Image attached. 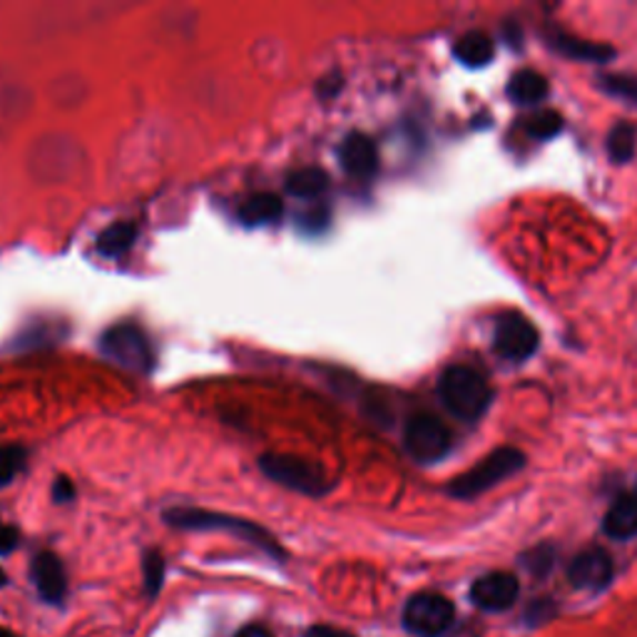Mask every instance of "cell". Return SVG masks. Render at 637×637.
<instances>
[{
    "instance_id": "6da1fadb",
    "label": "cell",
    "mask_w": 637,
    "mask_h": 637,
    "mask_svg": "<svg viewBox=\"0 0 637 637\" xmlns=\"http://www.w3.org/2000/svg\"><path fill=\"white\" fill-rule=\"evenodd\" d=\"M162 518L168 526L180 530H224L232 533L234 538L252 543L254 548L264 550L266 556L276 560L286 558V550L280 546L270 530L262 528L260 523H252L240 516H228V513L218 510H204V508H170L162 513Z\"/></svg>"
},
{
    "instance_id": "7a4b0ae2",
    "label": "cell",
    "mask_w": 637,
    "mask_h": 637,
    "mask_svg": "<svg viewBox=\"0 0 637 637\" xmlns=\"http://www.w3.org/2000/svg\"><path fill=\"white\" fill-rule=\"evenodd\" d=\"M438 394L444 406L461 421H478L491 406V386L471 366L454 364L438 378Z\"/></svg>"
},
{
    "instance_id": "3957f363",
    "label": "cell",
    "mask_w": 637,
    "mask_h": 637,
    "mask_svg": "<svg viewBox=\"0 0 637 637\" xmlns=\"http://www.w3.org/2000/svg\"><path fill=\"white\" fill-rule=\"evenodd\" d=\"M100 352L108 362L118 364L125 372L148 376L155 366L150 336L135 324H115L100 336Z\"/></svg>"
},
{
    "instance_id": "277c9868",
    "label": "cell",
    "mask_w": 637,
    "mask_h": 637,
    "mask_svg": "<svg viewBox=\"0 0 637 637\" xmlns=\"http://www.w3.org/2000/svg\"><path fill=\"white\" fill-rule=\"evenodd\" d=\"M523 466H526V456H523L518 448L503 446L498 451H493L491 456L483 458L478 466L468 471V474L458 476L448 486V493L454 498H464V501L474 498L478 496V493L498 486V483H503L508 476L518 474Z\"/></svg>"
},
{
    "instance_id": "5b68a950",
    "label": "cell",
    "mask_w": 637,
    "mask_h": 637,
    "mask_svg": "<svg viewBox=\"0 0 637 637\" xmlns=\"http://www.w3.org/2000/svg\"><path fill=\"white\" fill-rule=\"evenodd\" d=\"M401 620H404V628L411 635L438 637L451 630V625L456 620V608L446 595L426 590L416 593L414 598H408Z\"/></svg>"
},
{
    "instance_id": "8992f818",
    "label": "cell",
    "mask_w": 637,
    "mask_h": 637,
    "mask_svg": "<svg viewBox=\"0 0 637 637\" xmlns=\"http://www.w3.org/2000/svg\"><path fill=\"white\" fill-rule=\"evenodd\" d=\"M262 474L280 483V486L290 488L294 493H304V496H324L328 483L326 476L314 464L296 456H282V454H264L260 458Z\"/></svg>"
},
{
    "instance_id": "52a82bcc",
    "label": "cell",
    "mask_w": 637,
    "mask_h": 637,
    "mask_svg": "<svg viewBox=\"0 0 637 637\" xmlns=\"http://www.w3.org/2000/svg\"><path fill=\"white\" fill-rule=\"evenodd\" d=\"M404 446L416 464L428 466L438 464V461L448 454L451 446H454V438H451V431L446 428L444 421L424 414L414 416L406 424Z\"/></svg>"
},
{
    "instance_id": "ba28073f",
    "label": "cell",
    "mask_w": 637,
    "mask_h": 637,
    "mask_svg": "<svg viewBox=\"0 0 637 637\" xmlns=\"http://www.w3.org/2000/svg\"><path fill=\"white\" fill-rule=\"evenodd\" d=\"M493 346L506 362H526L538 348V328L523 314H503L496 322Z\"/></svg>"
},
{
    "instance_id": "9c48e42d",
    "label": "cell",
    "mask_w": 637,
    "mask_h": 637,
    "mask_svg": "<svg viewBox=\"0 0 637 637\" xmlns=\"http://www.w3.org/2000/svg\"><path fill=\"white\" fill-rule=\"evenodd\" d=\"M471 600H474L481 610L488 613L508 610L510 605L518 600V578L506 570L481 575L474 583V588H471Z\"/></svg>"
},
{
    "instance_id": "30bf717a",
    "label": "cell",
    "mask_w": 637,
    "mask_h": 637,
    "mask_svg": "<svg viewBox=\"0 0 637 637\" xmlns=\"http://www.w3.org/2000/svg\"><path fill=\"white\" fill-rule=\"evenodd\" d=\"M615 575V565L608 553L600 548H588L583 550L580 556H575L570 568H568V578L580 590H603L608 588L613 583Z\"/></svg>"
},
{
    "instance_id": "8fae6325",
    "label": "cell",
    "mask_w": 637,
    "mask_h": 637,
    "mask_svg": "<svg viewBox=\"0 0 637 637\" xmlns=\"http://www.w3.org/2000/svg\"><path fill=\"white\" fill-rule=\"evenodd\" d=\"M30 578H33L40 598L50 605H63L68 595V573L63 560L55 553H38L33 563H30Z\"/></svg>"
},
{
    "instance_id": "7c38bea8",
    "label": "cell",
    "mask_w": 637,
    "mask_h": 637,
    "mask_svg": "<svg viewBox=\"0 0 637 637\" xmlns=\"http://www.w3.org/2000/svg\"><path fill=\"white\" fill-rule=\"evenodd\" d=\"M338 160H342V168L356 180H372L378 170L374 140L362 135V132H352V135L344 138L342 148H338Z\"/></svg>"
},
{
    "instance_id": "4fadbf2b",
    "label": "cell",
    "mask_w": 637,
    "mask_h": 637,
    "mask_svg": "<svg viewBox=\"0 0 637 637\" xmlns=\"http://www.w3.org/2000/svg\"><path fill=\"white\" fill-rule=\"evenodd\" d=\"M603 528L610 538L628 540L637 536V493H625L613 503L610 510L605 513Z\"/></svg>"
},
{
    "instance_id": "5bb4252c",
    "label": "cell",
    "mask_w": 637,
    "mask_h": 637,
    "mask_svg": "<svg viewBox=\"0 0 637 637\" xmlns=\"http://www.w3.org/2000/svg\"><path fill=\"white\" fill-rule=\"evenodd\" d=\"M546 43L553 50H558V53L568 55L573 60H588V63H605V60L613 58V48L595 46V43H588V40H583V38L565 36L563 30H550V33L546 36Z\"/></svg>"
},
{
    "instance_id": "9a60e30c",
    "label": "cell",
    "mask_w": 637,
    "mask_h": 637,
    "mask_svg": "<svg viewBox=\"0 0 637 637\" xmlns=\"http://www.w3.org/2000/svg\"><path fill=\"white\" fill-rule=\"evenodd\" d=\"M284 214V204L276 194L260 192L252 194L250 200L242 202L240 220L250 228H264V224H274Z\"/></svg>"
},
{
    "instance_id": "2e32d148",
    "label": "cell",
    "mask_w": 637,
    "mask_h": 637,
    "mask_svg": "<svg viewBox=\"0 0 637 637\" xmlns=\"http://www.w3.org/2000/svg\"><path fill=\"white\" fill-rule=\"evenodd\" d=\"M135 240H138V224L122 220V222L110 224V228H105L98 234L95 250L98 254L108 256V260H118V256L128 254L132 250Z\"/></svg>"
},
{
    "instance_id": "e0dca14e",
    "label": "cell",
    "mask_w": 637,
    "mask_h": 637,
    "mask_svg": "<svg viewBox=\"0 0 637 637\" xmlns=\"http://www.w3.org/2000/svg\"><path fill=\"white\" fill-rule=\"evenodd\" d=\"M508 98L520 105H538L548 98V80L536 70H520L508 82Z\"/></svg>"
},
{
    "instance_id": "ac0fdd59",
    "label": "cell",
    "mask_w": 637,
    "mask_h": 637,
    "mask_svg": "<svg viewBox=\"0 0 637 637\" xmlns=\"http://www.w3.org/2000/svg\"><path fill=\"white\" fill-rule=\"evenodd\" d=\"M493 53H496V48H493V40L486 33H478V30L461 36L456 48H454V55L458 58V63H464L466 68L488 65L493 60Z\"/></svg>"
},
{
    "instance_id": "d6986e66",
    "label": "cell",
    "mask_w": 637,
    "mask_h": 637,
    "mask_svg": "<svg viewBox=\"0 0 637 637\" xmlns=\"http://www.w3.org/2000/svg\"><path fill=\"white\" fill-rule=\"evenodd\" d=\"M326 188H328V178H326V172L318 168H300V170L290 172V178H286V190L300 200L322 198Z\"/></svg>"
},
{
    "instance_id": "ffe728a7",
    "label": "cell",
    "mask_w": 637,
    "mask_h": 637,
    "mask_svg": "<svg viewBox=\"0 0 637 637\" xmlns=\"http://www.w3.org/2000/svg\"><path fill=\"white\" fill-rule=\"evenodd\" d=\"M637 145V132L628 122L623 125H615L608 135V152L613 162H628L635 155Z\"/></svg>"
},
{
    "instance_id": "44dd1931",
    "label": "cell",
    "mask_w": 637,
    "mask_h": 637,
    "mask_svg": "<svg viewBox=\"0 0 637 637\" xmlns=\"http://www.w3.org/2000/svg\"><path fill=\"white\" fill-rule=\"evenodd\" d=\"M26 448L20 446H0V488L13 483L20 471L26 468Z\"/></svg>"
},
{
    "instance_id": "7402d4cb",
    "label": "cell",
    "mask_w": 637,
    "mask_h": 637,
    "mask_svg": "<svg viewBox=\"0 0 637 637\" xmlns=\"http://www.w3.org/2000/svg\"><path fill=\"white\" fill-rule=\"evenodd\" d=\"M560 128H563V118L558 115V112H553V110L538 112V115L528 118V122H526V130L530 132L533 138H538V140L553 138Z\"/></svg>"
},
{
    "instance_id": "603a6c76",
    "label": "cell",
    "mask_w": 637,
    "mask_h": 637,
    "mask_svg": "<svg viewBox=\"0 0 637 637\" xmlns=\"http://www.w3.org/2000/svg\"><path fill=\"white\" fill-rule=\"evenodd\" d=\"M142 575H145V593L158 595L164 583V560L158 550L145 553V560H142Z\"/></svg>"
},
{
    "instance_id": "cb8c5ba5",
    "label": "cell",
    "mask_w": 637,
    "mask_h": 637,
    "mask_svg": "<svg viewBox=\"0 0 637 637\" xmlns=\"http://www.w3.org/2000/svg\"><path fill=\"white\" fill-rule=\"evenodd\" d=\"M600 88L605 92H610L615 98L630 100L633 105H637V78L635 75H603Z\"/></svg>"
},
{
    "instance_id": "d4e9b609",
    "label": "cell",
    "mask_w": 637,
    "mask_h": 637,
    "mask_svg": "<svg viewBox=\"0 0 637 637\" xmlns=\"http://www.w3.org/2000/svg\"><path fill=\"white\" fill-rule=\"evenodd\" d=\"M73 498H75L73 481L65 478V476H60V478L53 483V501H55V503H70Z\"/></svg>"
},
{
    "instance_id": "484cf974",
    "label": "cell",
    "mask_w": 637,
    "mask_h": 637,
    "mask_svg": "<svg viewBox=\"0 0 637 637\" xmlns=\"http://www.w3.org/2000/svg\"><path fill=\"white\" fill-rule=\"evenodd\" d=\"M304 637H356V635L344 628H336V625H314Z\"/></svg>"
},
{
    "instance_id": "4316f807",
    "label": "cell",
    "mask_w": 637,
    "mask_h": 637,
    "mask_svg": "<svg viewBox=\"0 0 637 637\" xmlns=\"http://www.w3.org/2000/svg\"><path fill=\"white\" fill-rule=\"evenodd\" d=\"M16 546H18V530L0 523V556H6V553L16 550Z\"/></svg>"
},
{
    "instance_id": "83f0119b",
    "label": "cell",
    "mask_w": 637,
    "mask_h": 637,
    "mask_svg": "<svg viewBox=\"0 0 637 637\" xmlns=\"http://www.w3.org/2000/svg\"><path fill=\"white\" fill-rule=\"evenodd\" d=\"M338 90H342V78H338V75H334V78H324L322 88H318V92H322V98H326V92H328V98H334Z\"/></svg>"
},
{
    "instance_id": "f1b7e54d",
    "label": "cell",
    "mask_w": 637,
    "mask_h": 637,
    "mask_svg": "<svg viewBox=\"0 0 637 637\" xmlns=\"http://www.w3.org/2000/svg\"><path fill=\"white\" fill-rule=\"evenodd\" d=\"M234 637H274V635L266 628H262V625H244V628Z\"/></svg>"
},
{
    "instance_id": "f546056e",
    "label": "cell",
    "mask_w": 637,
    "mask_h": 637,
    "mask_svg": "<svg viewBox=\"0 0 637 637\" xmlns=\"http://www.w3.org/2000/svg\"><path fill=\"white\" fill-rule=\"evenodd\" d=\"M0 637H18L16 633H10V630H6V628H0Z\"/></svg>"
},
{
    "instance_id": "4dcf8cb0",
    "label": "cell",
    "mask_w": 637,
    "mask_h": 637,
    "mask_svg": "<svg viewBox=\"0 0 637 637\" xmlns=\"http://www.w3.org/2000/svg\"><path fill=\"white\" fill-rule=\"evenodd\" d=\"M6 583H8V578H6V573H3V570H0V588H3V585H6Z\"/></svg>"
},
{
    "instance_id": "1f68e13d",
    "label": "cell",
    "mask_w": 637,
    "mask_h": 637,
    "mask_svg": "<svg viewBox=\"0 0 637 637\" xmlns=\"http://www.w3.org/2000/svg\"><path fill=\"white\" fill-rule=\"evenodd\" d=\"M635 493H637V488H635Z\"/></svg>"
}]
</instances>
